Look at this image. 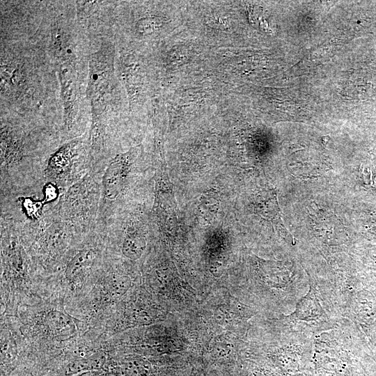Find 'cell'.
I'll list each match as a JSON object with an SVG mask.
<instances>
[{
  "mask_svg": "<svg viewBox=\"0 0 376 376\" xmlns=\"http://www.w3.org/2000/svg\"><path fill=\"white\" fill-rule=\"evenodd\" d=\"M146 247V241L143 235L137 231L128 232L122 247L123 254L130 259H137L142 254Z\"/></svg>",
  "mask_w": 376,
  "mask_h": 376,
  "instance_id": "8",
  "label": "cell"
},
{
  "mask_svg": "<svg viewBox=\"0 0 376 376\" xmlns=\"http://www.w3.org/2000/svg\"><path fill=\"white\" fill-rule=\"evenodd\" d=\"M125 277H115L112 279L110 284L111 293L113 296H118L123 294L127 289V282Z\"/></svg>",
  "mask_w": 376,
  "mask_h": 376,
  "instance_id": "12",
  "label": "cell"
},
{
  "mask_svg": "<svg viewBox=\"0 0 376 376\" xmlns=\"http://www.w3.org/2000/svg\"><path fill=\"white\" fill-rule=\"evenodd\" d=\"M114 56L113 45L106 40L88 60L86 93L91 107V125L107 129L116 96Z\"/></svg>",
  "mask_w": 376,
  "mask_h": 376,
  "instance_id": "2",
  "label": "cell"
},
{
  "mask_svg": "<svg viewBox=\"0 0 376 376\" xmlns=\"http://www.w3.org/2000/svg\"><path fill=\"white\" fill-rule=\"evenodd\" d=\"M105 361L103 354H95L89 358L75 361L70 363L66 368L67 375H72L82 371L98 369Z\"/></svg>",
  "mask_w": 376,
  "mask_h": 376,
  "instance_id": "9",
  "label": "cell"
},
{
  "mask_svg": "<svg viewBox=\"0 0 376 376\" xmlns=\"http://www.w3.org/2000/svg\"><path fill=\"white\" fill-rule=\"evenodd\" d=\"M94 258L95 253L92 249H86L80 251L67 266L65 270L67 279L70 281H75L79 275L84 273Z\"/></svg>",
  "mask_w": 376,
  "mask_h": 376,
  "instance_id": "7",
  "label": "cell"
},
{
  "mask_svg": "<svg viewBox=\"0 0 376 376\" xmlns=\"http://www.w3.org/2000/svg\"><path fill=\"white\" fill-rule=\"evenodd\" d=\"M136 152L131 150L116 155L109 163L102 180V194L104 198L116 199L125 184Z\"/></svg>",
  "mask_w": 376,
  "mask_h": 376,
  "instance_id": "4",
  "label": "cell"
},
{
  "mask_svg": "<svg viewBox=\"0 0 376 376\" xmlns=\"http://www.w3.org/2000/svg\"><path fill=\"white\" fill-rule=\"evenodd\" d=\"M267 198L263 202L259 203L258 213L260 217L269 220L281 233L287 234L288 231L281 217L276 194L271 191L270 196Z\"/></svg>",
  "mask_w": 376,
  "mask_h": 376,
  "instance_id": "6",
  "label": "cell"
},
{
  "mask_svg": "<svg viewBox=\"0 0 376 376\" xmlns=\"http://www.w3.org/2000/svg\"><path fill=\"white\" fill-rule=\"evenodd\" d=\"M70 320L67 316L60 313H52L49 316L51 327L58 333L65 332L70 330Z\"/></svg>",
  "mask_w": 376,
  "mask_h": 376,
  "instance_id": "10",
  "label": "cell"
},
{
  "mask_svg": "<svg viewBox=\"0 0 376 376\" xmlns=\"http://www.w3.org/2000/svg\"><path fill=\"white\" fill-rule=\"evenodd\" d=\"M84 150V143L81 139H74L63 144L49 157L47 168L48 173L54 178L65 174Z\"/></svg>",
  "mask_w": 376,
  "mask_h": 376,
  "instance_id": "5",
  "label": "cell"
},
{
  "mask_svg": "<svg viewBox=\"0 0 376 376\" xmlns=\"http://www.w3.org/2000/svg\"><path fill=\"white\" fill-rule=\"evenodd\" d=\"M219 204L218 198L216 196V194H214V195H211V194H208L207 195H204L202 198V202L201 205L203 207V212L205 210V209H207L205 214H210V210L211 214L214 215L216 214V211L217 210V205Z\"/></svg>",
  "mask_w": 376,
  "mask_h": 376,
  "instance_id": "11",
  "label": "cell"
},
{
  "mask_svg": "<svg viewBox=\"0 0 376 376\" xmlns=\"http://www.w3.org/2000/svg\"><path fill=\"white\" fill-rule=\"evenodd\" d=\"M3 44L1 49V96L15 106L31 108L42 102L37 60L31 49Z\"/></svg>",
  "mask_w": 376,
  "mask_h": 376,
  "instance_id": "1",
  "label": "cell"
},
{
  "mask_svg": "<svg viewBox=\"0 0 376 376\" xmlns=\"http://www.w3.org/2000/svg\"><path fill=\"white\" fill-rule=\"evenodd\" d=\"M53 63L58 75L63 124L68 131H71L75 126L80 109L81 60H63Z\"/></svg>",
  "mask_w": 376,
  "mask_h": 376,
  "instance_id": "3",
  "label": "cell"
}]
</instances>
